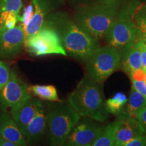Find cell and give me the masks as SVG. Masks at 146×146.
Here are the masks:
<instances>
[{"label":"cell","mask_w":146,"mask_h":146,"mask_svg":"<svg viewBox=\"0 0 146 146\" xmlns=\"http://www.w3.org/2000/svg\"><path fill=\"white\" fill-rule=\"evenodd\" d=\"M120 8V0H97L77 11L74 23L89 35L99 40L106 35Z\"/></svg>","instance_id":"cell-1"},{"label":"cell","mask_w":146,"mask_h":146,"mask_svg":"<svg viewBox=\"0 0 146 146\" xmlns=\"http://www.w3.org/2000/svg\"><path fill=\"white\" fill-rule=\"evenodd\" d=\"M68 103L80 116L97 122L103 123L109 117L100 83L88 74L84 76L68 96Z\"/></svg>","instance_id":"cell-2"},{"label":"cell","mask_w":146,"mask_h":146,"mask_svg":"<svg viewBox=\"0 0 146 146\" xmlns=\"http://www.w3.org/2000/svg\"><path fill=\"white\" fill-rule=\"evenodd\" d=\"M56 29L67 54L76 59L86 61L100 47L98 39L84 31L74 21L59 16L47 23Z\"/></svg>","instance_id":"cell-3"},{"label":"cell","mask_w":146,"mask_h":146,"mask_svg":"<svg viewBox=\"0 0 146 146\" xmlns=\"http://www.w3.org/2000/svg\"><path fill=\"white\" fill-rule=\"evenodd\" d=\"M138 4L137 1H132L120 8L116 19L106 35L109 46L120 50L131 42L141 40L143 35L134 19Z\"/></svg>","instance_id":"cell-4"},{"label":"cell","mask_w":146,"mask_h":146,"mask_svg":"<svg viewBox=\"0 0 146 146\" xmlns=\"http://www.w3.org/2000/svg\"><path fill=\"white\" fill-rule=\"evenodd\" d=\"M49 139L52 145H64L66 139L81 119L69 103L57 102L48 105L46 114Z\"/></svg>","instance_id":"cell-5"},{"label":"cell","mask_w":146,"mask_h":146,"mask_svg":"<svg viewBox=\"0 0 146 146\" xmlns=\"http://www.w3.org/2000/svg\"><path fill=\"white\" fill-rule=\"evenodd\" d=\"M120 58L118 49L99 47L85 61L88 75L94 81L103 83L120 66Z\"/></svg>","instance_id":"cell-6"},{"label":"cell","mask_w":146,"mask_h":146,"mask_svg":"<svg viewBox=\"0 0 146 146\" xmlns=\"http://www.w3.org/2000/svg\"><path fill=\"white\" fill-rule=\"evenodd\" d=\"M24 46L27 52L35 56L67 55L58 32L47 23L43 24L35 33L26 38Z\"/></svg>","instance_id":"cell-7"},{"label":"cell","mask_w":146,"mask_h":146,"mask_svg":"<svg viewBox=\"0 0 146 146\" xmlns=\"http://www.w3.org/2000/svg\"><path fill=\"white\" fill-rule=\"evenodd\" d=\"M104 128L92 118L80 119L66 139L64 145L91 146L102 134Z\"/></svg>","instance_id":"cell-8"},{"label":"cell","mask_w":146,"mask_h":146,"mask_svg":"<svg viewBox=\"0 0 146 146\" xmlns=\"http://www.w3.org/2000/svg\"><path fill=\"white\" fill-rule=\"evenodd\" d=\"M28 86L17 72L10 71V76L8 83L0 91V106L3 109L16 106L31 98Z\"/></svg>","instance_id":"cell-9"},{"label":"cell","mask_w":146,"mask_h":146,"mask_svg":"<svg viewBox=\"0 0 146 146\" xmlns=\"http://www.w3.org/2000/svg\"><path fill=\"white\" fill-rule=\"evenodd\" d=\"M115 123V145L125 146L132 139L146 133L139 120L130 117L125 110L118 114Z\"/></svg>","instance_id":"cell-10"},{"label":"cell","mask_w":146,"mask_h":146,"mask_svg":"<svg viewBox=\"0 0 146 146\" xmlns=\"http://www.w3.org/2000/svg\"><path fill=\"white\" fill-rule=\"evenodd\" d=\"M22 25L0 31V59H10L20 54L25 41Z\"/></svg>","instance_id":"cell-11"},{"label":"cell","mask_w":146,"mask_h":146,"mask_svg":"<svg viewBox=\"0 0 146 146\" xmlns=\"http://www.w3.org/2000/svg\"><path fill=\"white\" fill-rule=\"evenodd\" d=\"M41 104V101L31 97L16 106L11 108L12 117L23 134Z\"/></svg>","instance_id":"cell-12"},{"label":"cell","mask_w":146,"mask_h":146,"mask_svg":"<svg viewBox=\"0 0 146 146\" xmlns=\"http://www.w3.org/2000/svg\"><path fill=\"white\" fill-rule=\"evenodd\" d=\"M47 125V116L42 104L23 133L27 143H33L39 141L46 131Z\"/></svg>","instance_id":"cell-13"},{"label":"cell","mask_w":146,"mask_h":146,"mask_svg":"<svg viewBox=\"0 0 146 146\" xmlns=\"http://www.w3.org/2000/svg\"><path fill=\"white\" fill-rule=\"evenodd\" d=\"M0 137L14 142L17 146L28 145L21 131L8 113L0 114Z\"/></svg>","instance_id":"cell-14"},{"label":"cell","mask_w":146,"mask_h":146,"mask_svg":"<svg viewBox=\"0 0 146 146\" xmlns=\"http://www.w3.org/2000/svg\"><path fill=\"white\" fill-rule=\"evenodd\" d=\"M137 41L131 42L120 50L121 54L120 65L128 74L142 67L141 53L136 45Z\"/></svg>","instance_id":"cell-15"},{"label":"cell","mask_w":146,"mask_h":146,"mask_svg":"<svg viewBox=\"0 0 146 146\" xmlns=\"http://www.w3.org/2000/svg\"><path fill=\"white\" fill-rule=\"evenodd\" d=\"M34 5V13L31 19L25 29V37L27 38L35 33L44 23L45 8L41 0H32Z\"/></svg>","instance_id":"cell-16"},{"label":"cell","mask_w":146,"mask_h":146,"mask_svg":"<svg viewBox=\"0 0 146 146\" xmlns=\"http://www.w3.org/2000/svg\"><path fill=\"white\" fill-rule=\"evenodd\" d=\"M127 104V106L125 112L130 117L137 119L138 112L146 106V97L132 87L129 99Z\"/></svg>","instance_id":"cell-17"},{"label":"cell","mask_w":146,"mask_h":146,"mask_svg":"<svg viewBox=\"0 0 146 146\" xmlns=\"http://www.w3.org/2000/svg\"><path fill=\"white\" fill-rule=\"evenodd\" d=\"M29 94L37 97L41 100L49 102H62L58 96L56 88L53 85H35L28 87Z\"/></svg>","instance_id":"cell-18"},{"label":"cell","mask_w":146,"mask_h":146,"mask_svg":"<svg viewBox=\"0 0 146 146\" xmlns=\"http://www.w3.org/2000/svg\"><path fill=\"white\" fill-rule=\"evenodd\" d=\"M22 6V0H0V26L10 13L19 15Z\"/></svg>","instance_id":"cell-19"},{"label":"cell","mask_w":146,"mask_h":146,"mask_svg":"<svg viewBox=\"0 0 146 146\" xmlns=\"http://www.w3.org/2000/svg\"><path fill=\"white\" fill-rule=\"evenodd\" d=\"M128 101L127 96L124 93L118 92L106 101V106L110 114L118 115L124 110V107Z\"/></svg>","instance_id":"cell-20"},{"label":"cell","mask_w":146,"mask_h":146,"mask_svg":"<svg viewBox=\"0 0 146 146\" xmlns=\"http://www.w3.org/2000/svg\"><path fill=\"white\" fill-rule=\"evenodd\" d=\"M115 145V123L105 126L100 136L91 146H114Z\"/></svg>","instance_id":"cell-21"},{"label":"cell","mask_w":146,"mask_h":146,"mask_svg":"<svg viewBox=\"0 0 146 146\" xmlns=\"http://www.w3.org/2000/svg\"><path fill=\"white\" fill-rule=\"evenodd\" d=\"M138 8L135 12L134 19L144 37L146 36V7L139 10H138Z\"/></svg>","instance_id":"cell-22"},{"label":"cell","mask_w":146,"mask_h":146,"mask_svg":"<svg viewBox=\"0 0 146 146\" xmlns=\"http://www.w3.org/2000/svg\"><path fill=\"white\" fill-rule=\"evenodd\" d=\"M10 76V66L5 62L0 60V91L8 83Z\"/></svg>","instance_id":"cell-23"},{"label":"cell","mask_w":146,"mask_h":146,"mask_svg":"<svg viewBox=\"0 0 146 146\" xmlns=\"http://www.w3.org/2000/svg\"><path fill=\"white\" fill-rule=\"evenodd\" d=\"M20 16L15 13H10L5 18L4 21L0 26V31L7 30L14 28L16 26V23L19 21Z\"/></svg>","instance_id":"cell-24"},{"label":"cell","mask_w":146,"mask_h":146,"mask_svg":"<svg viewBox=\"0 0 146 146\" xmlns=\"http://www.w3.org/2000/svg\"><path fill=\"white\" fill-rule=\"evenodd\" d=\"M34 13V5L33 2H31L29 5H27L26 8L24 10L23 16H20L19 21L21 22V25L23 27V29L26 28L28 24L31 19Z\"/></svg>","instance_id":"cell-25"},{"label":"cell","mask_w":146,"mask_h":146,"mask_svg":"<svg viewBox=\"0 0 146 146\" xmlns=\"http://www.w3.org/2000/svg\"><path fill=\"white\" fill-rule=\"evenodd\" d=\"M136 45L141 53L142 68L144 72L146 73V44L145 42L139 40L136 42Z\"/></svg>","instance_id":"cell-26"},{"label":"cell","mask_w":146,"mask_h":146,"mask_svg":"<svg viewBox=\"0 0 146 146\" xmlns=\"http://www.w3.org/2000/svg\"><path fill=\"white\" fill-rule=\"evenodd\" d=\"M125 146H146V133L132 139L127 142Z\"/></svg>","instance_id":"cell-27"},{"label":"cell","mask_w":146,"mask_h":146,"mask_svg":"<svg viewBox=\"0 0 146 146\" xmlns=\"http://www.w3.org/2000/svg\"><path fill=\"white\" fill-rule=\"evenodd\" d=\"M131 82L133 88L146 97V85L144 81H135L131 79Z\"/></svg>","instance_id":"cell-28"},{"label":"cell","mask_w":146,"mask_h":146,"mask_svg":"<svg viewBox=\"0 0 146 146\" xmlns=\"http://www.w3.org/2000/svg\"><path fill=\"white\" fill-rule=\"evenodd\" d=\"M145 72H144L143 69L139 68L133 71L129 74L131 79L135 80V81H143L144 77H145Z\"/></svg>","instance_id":"cell-29"},{"label":"cell","mask_w":146,"mask_h":146,"mask_svg":"<svg viewBox=\"0 0 146 146\" xmlns=\"http://www.w3.org/2000/svg\"><path fill=\"white\" fill-rule=\"evenodd\" d=\"M137 120L146 130V106L138 112Z\"/></svg>","instance_id":"cell-30"},{"label":"cell","mask_w":146,"mask_h":146,"mask_svg":"<svg viewBox=\"0 0 146 146\" xmlns=\"http://www.w3.org/2000/svg\"><path fill=\"white\" fill-rule=\"evenodd\" d=\"M0 146H17L14 142L0 137Z\"/></svg>","instance_id":"cell-31"},{"label":"cell","mask_w":146,"mask_h":146,"mask_svg":"<svg viewBox=\"0 0 146 146\" xmlns=\"http://www.w3.org/2000/svg\"><path fill=\"white\" fill-rule=\"evenodd\" d=\"M141 41H143V42H146V36H144V37L142 38V39Z\"/></svg>","instance_id":"cell-32"},{"label":"cell","mask_w":146,"mask_h":146,"mask_svg":"<svg viewBox=\"0 0 146 146\" xmlns=\"http://www.w3.org/2000/svg\"><path fill=\"white\" fill-rule=\"evenodd\" d=\"M144 82H145V85H146V73H145V77H144Z\"/></svg>","instance_id":"cell-33"}]
</instances>
